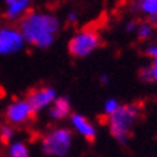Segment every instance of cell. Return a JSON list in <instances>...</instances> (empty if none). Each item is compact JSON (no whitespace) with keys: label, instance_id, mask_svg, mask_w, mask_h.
Wrapping results in <instances>:
<instances>
[{"label":"cell","instance_id":"3957f363","mask_svg":"<svg viewBox=\"0 0 157 157\" xmlns=\"http://www.w3.org/2000/svg\"><path fill=\"white\" fill-rule=\"evenodd\" d=\"M43 154L51 157H67L72 147V133L68 128H55L45 134L40 143Z\"/></svg>","mask_w":157,"mask_h":157},{"label":"cell","instance_id":"52a82bcc","mask_svg":"<svg viewBox=\"0 0 157 157\" xmlns=\"http://www.w3.org/2000/svg\"><path fill=\"white\" fill-rule=\"evenodd\" d=\"M56 100V94L52 88H48V86H43V88H36V90H32L29 92L26 101L29 102V105L32 107L35 113L40 111L42 108H45L46 105L53 104V101Z\"/></svg>","mask_w":157,"mask_h":157},{"label":"cell","instance_id":"7402d4cb","mask_svg":"<svg viewBox=\"0 0 157 157\" xmlns=\"http://www.w3.org/2000/svg\"><path fill=\"white\" fill-rule=\"evenodd\" d=\"M101 82H102V84H107V82H108V76L102 75V76H101Z\"/></svg>","mask_w":157,"mask_h":157},{"label":"cell","instance_id":"5bb4252c","mask_svg":"<svg viewBox=\"0 0 157 157\" xmlns=\"http://www.w3.org/2000/svg\"><path fill=\"white\" fill-rule=\"evenodd\" d=\"M13 136H14V130L12 125H2L0 127V140H2V143L10 144Z\"/></svg>","mask_w":157,"mask_h":157},{"label":"cell","instance_id":"6da1fadb","mask_svg":"<svg viewBox=\"0 0 157 157\" xmlns=\"http://www.w3.org/2000/svg\"><path fill=\"white\" fill-rule=\"evenodd\" d=\"M59 22L53 14L28 12L20 19L19 30L23 39L33 46L48 48L58 33Z\"/></svg>","mask_w":157,"mask_h":157},{"label":"cell","instance_id":"2e32d148","mask_svg":"<svg viewBox=\"0 0 157 157\" xmlns=\"http://www.w3.org/2000/svg\"><path fill=\"white\" fill-rule=\"evenodd\" d=\"M140 78L143 79V81L148 82V81H153L151 79V69H150V65L148 67H144L141 71H140Z\"/></svg>","mask_w":157,"mask_h":157},{"label":"cell","instance_id":"4fadbf2b","mask_svg":"<svg viewBox=\"0 0 157 157\" xmlns=\"http://www.w3.org/2000/svg\"><path fill=\"white\" fill-rule=\"evenodd\" d=\"M153 35V26L148 22H143V23H138L137 28V36L140 40H147L150 36Z\"/></svg>","mask_w":157,"mask_h":157},{"label":"cell","instance_id":"9a60e30c","mask_svg":"<svg viewBox=\"0 0 157 157\" xmlns=\"http://www.w3.org/2000/svg\"><path fill=\"white\" fill-rule=\"evenodd\" d=\"M118 107H120V104H118V101L117 100H114V98H109L107 102H105V105H104V111H105V114L108 115H111V114H114L115 111L118 109Z\"/></svg>","mask_w":157,"mask_h":157},{"label":"cell","instance_id":"d6986e66","mask_svg":"<svg viewBox=\"0 0 157 157\" xmlns=\"http://www.w3.org/2000/svg\"><path fill=\"white\" fill-rule=\"evenodd\" d=\"M137 28H138V23L136 20H131V22H128L125 25V30L127 32H137Z\"/></svg>","mask_w":157,"mask_h":157},{"label":"cell","instance_id":"8fae6325","mask_svg":"<svg viewBox=\"0 0 157 157\" xmlns=\"http://www.w3.org/2000/svg\"><path fill=\"white\" fill-rule=\"evenodd\" d=\"M136 10H140L141 13L150 16L157 14V0H137L134 5Z\"/></svg>","mask_w":157,"mask_h":157},{"label":"cell","instance_id":"ffe728a7","mask_svg":"<svg viewBox=\"0 0 157 157\" xmlns=\"http://www.w3.org/2000/svg\"><path fill=\"white\" fill-rule=\"evenodd\" d=\"M147 22H148L150 25H151L153 28H154V26H157V14H154V16H150Z\"/></svg>","mask_w":157,"mask_h":157},{"label":"cell","instance_id":"44dd1931","mask_svg":"<svg viewBox=\"0 0 157 157\" xmlns=\"http://www.w3.org/2000/svg\"><path fill=\"white\" fill-rule=\"evenodd\" d=\"M68 19H69V22H72V23H74V22H76V14L72 12V13L68 14Z\"/></svg>","mask_w":157,"mask_h":157},{"label":"cell","instance_id":"e0dca14e","mask_svg":"<svg viewBox=\"0 0 157 157\" xmlns=\"http://www.w3.org/2000/svg\"><path fill=\"white\" fill-rule=\"evenodd\" d=\"M150 69H151V79L154 82H157V59H153Z\"/></svg>","mask_w":157,"mask_h":157},{"label":"cell","instance_id":"ac0fdd59","mask_svg":"<svg viewBox=\"0 0 157 157\" xmlns=\"http://www.w3.org/2000/svg\"><path fill=\"white\" fill-rule=\"evenodd\" d=\"M146 53H147L148 56H151L153 59H157V45H151V46H148L146 49Z\"/></svg>","mask_w":157,"mask_h":157},{"label":"cell","instance_id":"603a6c76","mask_svg":"<svg viewBox=\"0 0 157 157\" xmlns=\"http://www.w3.org/2000/svg\"><path fill=\"white\" fill-rule=\"evenodd\" d=\"M7 5H12V3H14V2H17V0H5Z\"/></svg>","mask_w":157,"mask_h":157},{"label":"cell","instance_id":"8992f818","mask_svg":"<svg viewBox=\"0 0 157 157\" xmlns=\"http://www.w3.org/2000/svg\"><path fill=\"white\" fill-rule=\"evenodd\" d=\"M23 36L17 29L7 28V26L0 28V53L2 55H7V53L19 51L23 45Z\"/></svg>","mask_w":157,"mask_h":157},{"label":"cell","instance_id":"5b68a950","mask_svg":"<svg viewBox=\"0 0 157 157\" xmlns=\"http://www.w3.org/2000/svg\"><path fill=\"white\" fill-rule=\"evenodd\" d=\"M35 111L32 109V107L29 105V102L26 100H19L14 101L6 108L5 117L7 120L9 124L13 125H22V124L28 123L33 118Z\"/></svg>","mask_w":157,"mask_h":157},{"label":"cell","instance_id":"30bf717a","mask_svg":"<svg viewBox=\"0 0 157 157\" xmlns=\"http://www.w3.org/2000/svg\"><path fill=\"white\" fill-rule=\"evenodd\" d=\"M30 2L32 0H17V2H14V3H12V5H9V9H7V12H6V17L9 20H14L17 19V17H20L22 14H26L29 12L28 7L29 5H30Z\"/></svg>","mask_w":157,"mask_h":157},{"label":"cell","instance_id":"7c38bea8","mask_svg":"<svg viewBox=\"0 0 157 157\" xmlns=\"http://www.w3.org/2000/svg\"><path fill=\"white\" fill-rule=\"evenodd\" d=\"M9 157H29V148L23 141H13L9 144Z\"/></svg>","mask_w":157,"mask_h":157},{"label":"cell","instance_id":"7a4b0ae2","mask_svg":"<svg viewBox=\"0 0 157 157\" xmlns=\"http://www.w3.org/2000/svg\"><path fill=\"white\" fill-rule=\"evenodd\" d=\"M141 115V108L138 104L120 105L114 114L108 117V127L111 136L121 144H127L131 130Z\"/></svg>","mask_w":157,"mask_h":157},{"label":"cell","instance_id":"277c9868","mask_svg":"<svg viewBox=\"0 0 157 157\" xmlns=\"http://www.w3.org/2000/svg\"><path fill=\"white\" fill-rule=\"evenodd\" d=\"M101 45L100 33L94 29H82L79 33H76L69 40L68 51L71 52L72 56L85 58L91 52H94Z\"/></svg>","mask_w":157,"mask_h":157},{"label":"cell","instance_id":"9c48e42d","mask_svg":"<svg viewBox=\"0 0 157 157\" xmlns=\"http://www.w3.org/2000/svg\"><path fill=\"white\" fill-rule=\"evenodd\" d=\"M69 111H71L69 100L65 97H59L53 101L52 107L49 109V115L52 120H63L65 117L69 115Z\"/></svg>","mask_w":157,"mask_h":157},{"label":"cell","instance_id":"ba28073f","mask_svg":"<svg viewBox=\"0 0 157 157\" xmlns=\"http://www.w3.org/2000/svg\"><path fill=\"white\" fill-rule=\"evenodd\" d=\"M71 124L72 127L75 128V131L78 134H81L82 137L88 140V141H92L97 136V130L95 127L92 125L88 118H85L84 115L81 114H72L71 115Z\"/></svg>","mask_w":157,"mask_h":157}]
</instances>
